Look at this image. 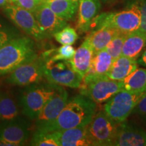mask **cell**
I'll use <instances>...</instances> for the list:
<instances>
[{
  "label": "cell",
  "instance_id": "obj_19",
  "mask_svg": "<svg viewBox=\"0 0 146 146\" xmlns=\"http://www.w3.org/2000/svg\"><path fill=\"white\" fill-rule=\"evenodd\" d=\"M137 68L138 63L136 59L120 56L113 62L107 76L115 81H122Z\"/></svg>",
  "mask_w": 146,
  "mask_h": 146
},
{
  "label": "cell",
  "instance_id": "obj_23",
  "mask_svg": "<svg viewBox=\"0 0 146 146\" xmlns=\"http://www.w3.org/2000/svg\"><path fill=\"white\" fill-rule=\"evenodd\" d=\"M46 3L56 15L66 21L74 18L78 8V2L71 0H50Z\"/></svg>",
  "mask_w": 146,
  "mask_h": 146
},
{
  "label": "cell",
  "instance_id": "obj_36",
  "mask_svg": "<svg viewBox=\"0 0 146 146\" xmlns=\"http://www.w3.org/2000/svg\"><path fill=\"white\" fill-rule=\"evenodd\" d=\"M102 1H104V2H108V1H111V0H102Z\"/></svg>",
  "mask_w": 146,
  "mask_h": 146
},
{
  "label": "cell",
  "instance_id": "obj_28",
  "mask_svg": "<svg viewBox=\"0 0 146 146\" xmlns=\"http://www.w3.org/2000/svg\"><path fill=\"white\" fill-rule=\"evenodd\" d=\"M127 34L120 32L107 45L105 50L112 56L114 61L121 56L123 43Z\"/></svg>",
  "mask_w": 146,
  "mask_h": 146
},
{
  "label": "cell",
  "instance_id": "obj_15",
  "mask_svg": "<svg viewBox=\"0 0 146 146\" xmlns=\"http://www.w3.org/2000/svg\"><path fill=\"white\" fill-rule=\"evenodd\" d=\"M101 9L100 0H78L76 28L80 33L90 30L91 23Z\"/></svg>",
  "mask_w": 146,
  "mask_h": 146
},
{
  "label": "cell",
  "instance_id": "obj_29",
  "mask_svg": "<svg viewBox=\"0 0 146 146\" xmlns=\"http://www.w3.org/2000/svg\"><path fill=\"white\" fill-rule=\"evenodd\" d=\"M21 36L16 28L0 21V48L15 38Z\"/></svg>",
  "mask_w": 146,
  "mask_h": 146
},
{
  "label": "cell",
  "instance_id": "obj_16",
  "mask_svg": "<svg viewBox=\"0 0 146 146\" xmlns=\"http://www.w3.org/2000/svg\"><path fill=\"white\" fill-rule=\"evenodd\" d=\"M53 132L57 137L60 146L91 145L87 135V126Z\"/></svg>",
  "mask_w": 146,
  "mask_h": 146
},
{
  "label": "cell",
  "instance_id": "obj_6",
  "mask_svg": "<svg viewBox=\"0 0 146 146\" xmlns=\"http://www.w3.org/2000/svg\"><path fill=\"white\" fill-rule=\"evenodd\" d=\"M146 91L122 90L111 97L104 106L108 116L116 123L125 122Z\"/></svg>",
  "mask_w": 146,
  "mask_h": 146
},
{
  "label": "cell",
  "instance_id": "obj_21",
  "mask_svg": "<svg viewBox=\"0 0 146 146\" xmlns=\"http://www.w3.org/2000/svg\"><path fill=\"white\" fill-rule=\"evenodd\" d=\"M114 60L106 50L94 54L90 68L86 75L94 76H107Z\"/></svg>",
  "mask_w": 146,
  "mask_h": 146
},
{
  "label": "cell",
  "instance_id": "obj_20",
  "mask_svg": "<svg viewBox=\"0 0 146 146\" xmlns=\"http://www.w3.org/2000/svg\"><path fill=\"white\" fill-rule=\"evenodd\" d=\"M119 33V31L116 29L104 27L91 31L86 38L96 53L105 50L110 42Z\"/></svg>",
  "mask_w": 146,
  "mask_h": 146
},
{
  "label": "cell",
  "instance_id": "obj_2",
  "mask_svg": "<svg viewBox=\"0 0 146 146\" xmlns=\"http://www.w3.org/2000/svg\"><path fill=\"white\" fill-rule=\"evenodd\" d=\"M38 56L35 40L29 36L15 38L0 48V76L10 74Z\"/></svg>",
  "mask_w": 146,
  "mask_h": 146
},
{
  "label": "cell",
  "instance_id": "obj_9",
  "mask_svg": "<svg viewBox=\"0 0 146 146\" xmlns=\"http://www.w3.org/2000/svg\"><path fill=\"white\" fill-rule=\"evenodd\" d=\"M3 13L16 27L36 41H42L47 37L38 25L33 12L12 3L3 8Z\"/></svg>",
  "mask_w": 146,
  "mask_h": 146
},
{
  "label": "cell",
  "instance_id": "obj_7",
  "mask_svg": "<svg viewBox=\"0 0 146 146\" xmlns=\"http://www.w3.org/2000/svg\"><path fill=\"white\" fill-rule=\"evenodd\" d=\"M43 75L49 83L70 88H79L83 78L72 68L69 60L52 61L45 58Z\"/></svg>",
  "mask_w": 146,
  "mask_h": 146
},
{
  "label": "cell",
  "instance_id": "obj_13",
  "mask_svg": "<svg viewBox=\"0 0 146 146\" xmlns=\"http://www.w3.org/2000/svg\"><path fill=\"white\" fill-rule=\"evenodd\" d=\"M38 25L47 39L68 26L66 21L56 15L46 3H41L33 12Z\"/></svg>",
  "mask_w": 146,
  "mask_h": 146
},
{
  "label": "cell",
  "instance_id": "obj_1",
  "mask_svg": "<svg viewBox=\"0 0 146 146\" xmlns=\"http://www.w3.org/2000/svg\"><path fill=\"white\" fill-rule=\"evenodd\" d=\"M97 104L80 94L68 100L58 118L42 130L45 132L85 127L96 113Z\"/></svg>",
  "mask_w": 146,
  "mask_h": 146
},
{
  "label": "cell",
  "instance_id": "obj_34",
  "mask_svg": "<svg viewBox=\"0 0 146 146\" xmlns=\"http://www.w3.org/2000/svg\"><path fill=\"white\" fill-rule=\"evenodd\" d=\"M14 3L12 0H0V8H5L7 5Z\"/></svg>",
  "mask_w": 146,
  "mask_h": 146
},
{
  "label": "cell",
  "instance_id": "obj_3",
  "mask_svg": "<svg viewBox=\"0 0 146 146\" xmlns=\"http://www.w3.org/2000/svg\"><path fill=\"white\" fill-rule=\"evenodd\" d=\"M141 23L139 3H134L125 10L98 15L91 23L93 30L101 27H111L125 34L137 31ZM90 31V30H89Z\"/></svg>",
  "mask_w": 146,
  "mask_h": 146
},
{
  "label": "cell",
  "instance_id": "obj_24",
  "mask_svg": "<svg viewBox=\"0 0 146 146\" xmlns=\"http://www.w3.org/2000/svg\"><path fill=\"white\" fill-rule=\"evenodd\" d=\"M122 82L123 90L146 91V69L137 68Z\"/></svg>",
  "mask_w": 146,
  "mask_h": 146
},
{
  "label": "cell",
  "instance_id": "obj_32",
  "mask_svg": "<svg viewBox=\"0 0 146 146\" xmlns=\"http://www.w3.org/2000/svg\"><path fill=\"white\" fill-rule=\"evenodd\" d=\"M139 6L141 14V23L138 31L146 33V0H141Z\"/></svg>",
  "mask_w": 146,
  "mask_h": 146
},
{
  "label": "cell",
  "instance_id": "obj_18",
  "mask_svg": "<svg viewBox=\"0 0 146 146\" xmlns=\"http://www.w3.org/2000/svg\"><path fill=\"white\" fill-rule=\"evenodd\" d=\"M146 46V33L139 31L130 33L126 35L121 56L137 59Z\"/></svg>",
  "mask_w": 146,
  "mask_h": 146
},
{
  "label": "cell",
  "instance_id": "obj_26",
  "mask_svg": "<svg viewBox=\"0 0 146 146\" xmlns=\"http://www.w3.org/2000/svg\"><path fill=\"white\" fill-rule=\"evenodd\" d=\"M30 145L33 146H60L54 132H45L35 130L33 135Z\"/></svg>",
  "mask_w": 146,
  "mask_h": 146
},
{
  "label": "cell",
  "instance_id": "obj_22",
  "mask_svg": "<svg viewBox=\"0 0 146 146\" xmlns=\"http://www.w3.org/2000/svg\"><path fill=\"white\" fill-rule=\"evenodd\" d=\"M19 107L13 95L0 94V121H9L19 118Z\"/></svg>",
  "mask_w": 146,
  "mask_h": 146
},
{
  "label": "cell",
  "instance_id": "obj_38",
  "mask_svg": "<svg viewBox=\"0 0 146 146\" xmlns=\"http://www.w3.org/2000/svg\"><path fill=\"white\" fill-rule=\"evenodd\" d=\"M39 3H42V0H37Z\"/></svg>",
  "mask_w": 146,
  "mask_h": 146
},
{
  "label": "cell",
  "instance_id": "obj_25",
  "mask_svg": "<svg viewBox=\"0 0 146 146\" xmlns=\"http://www.w3.org/2000/svg\"><path fill=\"white\" fill-rule=\"evenodd\" d=\"M75 51L72 45H62V46L59 48L48 50L41 55L45 59H49L52 61L70 60L74 56Z\"/></svg>",
  "mask_w": 146,
  "mask_h": 146
},
{
  "label": "cell",
  "instance_id": "obj_12",
  "mask_svg": "<svg viewBox=\"0 0 146 146\" xmlns=\"http://www.w3.org/2000/svg\"><path fill=\"white\" fill-rule=\"evenodd\" d=\"M30 135L29 125L23 118L0 123V145H23Z\"/></svg>",
  "mask_w": 146,
  "mask_h": 146
},
{
  "label": "cell",
  "instance_id": "obj_37",
  "mask_svg": "<svg viewBox=\"0 0 146 146\" xmlns=\"http://www.w3.org/2000/svg\"><path fill=\"white\" fill-rule=\"evenodd\" d=\"M71 1H74V2H78V0H71Z\"/></svg>",
  "mask_w": 146,
  "mask_h": 146
},
{
  "label": "cell",
  "instance_id": "obj_4",
  "mask_svg": "<svg viewBox=\"0 0 146 146\" xmlns=\"http://www.w3.org/2000/svg\"><path fill=\"white\" fill-rule=\"evenodd\" d=\"M58 85L43 82L27 86L20 98L22 112L30 120H35L45 104L56 92Z\"/></svg>",
  "mask_w": 146,
  "mask_h": 146
},
{
  "label": "cell",
  "instance_id": "obj_33",
  "mask_svg": "<svg viewBox=\"0 0 146 146\" xmlns=\"http://www.w3.org/2000/svg\"><path fill=\"white\" fill-rule=\"evenodd\" d=\"M137 63L138 64L141 65L142 66H144L146 68V49L144 51L143 54L141 55V58L139 60H137Z\"/></svg>",
  "mask_w": 146,
  "mask_h": 146
},
{
  "label": "cell",
  "instance_id": "obj_27",
  "mask_svg": "<svg viewBox=\"0 0 146 146\" xmlns=\"http://www.w3.org/2000/svg\"><path fill=\"white\" fill-rule=\"evenodd\" d=\"M54 37L62 45H72L78 39V35L75 29L66 26L54 34Z\"/></svg>",
  "mask_w": 146,
  "mask_h": 146
},
{
  "label": "cell",
  "instance_id": "obj_11",
  "mask_svg": "<svg viewBox=\"0 0 146 146\" xmlns=\"http://www.w3.org/2000/svg\"><path fill=\"white\" fill-rule=\"evenodd\" d=\"M68 100V91L58 85L56 92L45 104L35 120V130H42L52 124L64 108Z\"/></svg>",
  "mask_w": 146,
  "mask_h": 146
},
{
  "label": "cell",
  "instance_id": "obj_30",
  "mask_svg": "<svg viewBox=\"0 0 146 146\" xmlns=\"http://www.w3.org/2000/svg\"><path fill=\"white\" fill-rule=\"evenodd\" d=\"M13 3L33 13L36 10L39 5L41 3H39L37 0H14Z\"/></svg>",
  "mask_w": 146,
  "mask_h": 146
},
{
  "label": "cell",
  "instance_id": "obj_17",
  "mask_svg": "<svg viewBox=\"0 0 146 146\" xmlns=\"http://www.w3.org/2000/svg\"><path fill=\"white\" fill-rule=\"evenodd\" d=\"M94 54V50L86 38L81 46L75 51L72 59L69 60L72 68L83 77L86 75L90 68Z\"/></svg>",
  "mask_w": 146,
  "mask_h": 146
},
{
  "label": "cell",
  "instance_id": "obj_35",
  "mask_svg": "<svg viewBox=\"0 0 146 146\" xmlns=\"http://www.w3.org/2000/svg\"><path fill=\"white\" fill-rule=\"evenodd\" d=\"M50 0H42V3H47Z\"/></svg>",
  "mask_w": 146,
  "mask_h": 146
},
{
  "label": "cell",
  "instance_id": "obj_14",
  "mask_svg": "<svg viewBox=\"0 0 146 146\" xmlns=\"http://www.w3.org/2000/svg\"><path fill=\"white\" fill-rule=\"evenodd\" d=\"M112 145L145 146L146 131L127 123L125 120L119 123Z\"/></svg>",
  "mask_w": 146,
  "mask_h": 146
},
{
  "label": "cell",
  "instance_id": "obj_8",
  "mask_svg": "<svg viewBox=\"0 0 146 146\" xmlns=\"http://www.w3.org/2000/svg\"><path fill=\"white\" fill-rule=\"evenodd\" d=\"M118 125L119 123L111 119L104 110L96 113L87 125V135L91 145H112Z\"/></svg>",
  "mask_w": 146,
  "mask_h": 146
},
{
  "label": "cell",
  "instance_id": "obj_31",
  "mask_svg": "<svg viewBox=\"0 0 146 146\" xmlns=\"http://www.w3.org/2000/svg\"><path fill=\"white\" fill-rule=\"evenodd\" d=\"M132 114H137L141 117L146 119V93L135 107Z\"/></svg>",
  "mask_w": 146,
  "mask_h": 146
},
{
  "label": "cell",
  "instance_id": "obj_10",
  "mask_svg": "<svg viewBox=\"0 0 146 146\" xmlns=\"http://www.w3.org/2000/svg\"><path fill=\"white\" fill-rule=\"evenodd\" d=\"M45 58L43 56L21 65L10 73L6 81L10 85L27 87L43 81Z\"/></svg>",
  "mask_w": 146,
  "mask_h": 146
},
{
  "label": "cell",
  "instance_id": "obj_5",
  "mask_svg": "<svg viewBox=\"0 0 146 146\" xmlns=\"http://www.w3.org/2000/svg\"><path fill=\"white\" fill-rule=\"evenodd\" d=\"M79 88L80 94L95 103L102 104L123 90V85L122 81H115L108 76L85 75Z\"/></svg>",
  "mask_w": 146,
  "mask_h": 146
}]
</instances>
